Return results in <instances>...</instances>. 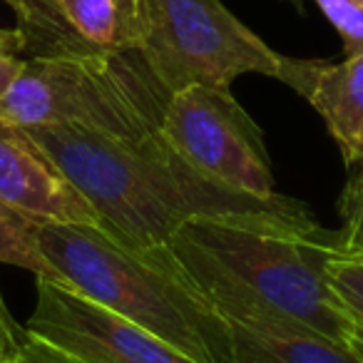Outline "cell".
Here are the masks:
<instances>
[{"instance_id":"obj_1","label":"cell","mask_w":363,"mask_h":363,"mask_svg":"<svg viewBox=\"0 0 363 363\" xmlns=\"http://www.w3.org/2000/svg\"><path fill=\"white\" fill-rule=\"evenodd\" d=\"M100 214L102 227L140 247H162L189 219H254L321 234L311 209L279 194L259 199L197 172L155 132L142 140L65 127H28Z\"/></svg>"},{"instance_id":"obj_2","label":"cell","mask_w":363,"mask_h":363,"mask_svg":"<svg viewBox=\"0 0 363 363\" xmlns=\"http://www.w3.org/2000/svg\"><path fill=\"white\" fill-rule=\"evenodd\" d=\"M333 242L326 232L197 217L182 224L167 247L224 318L301 323L348 346V323L326 277Z\"/></svg>"},{"instance_id":"obj_3","label":"cell","mask_w":363,"mask_h":363,"mask_svg":"<svg viewBox=\"0 0 363 363\" xmlns=\"http://www.w3.org/2000/svg\"><path fill=\"white\" fill-rule=\"evenodd\" d=\"M65 284L197 363H232V328L167 244L140 247L102 227H35Z\"/></svg>"},{"instance_id":"obj_4","label":"cell","mask_w":363,"mask_h":363,"mask_svg":"<svg viewBox=\"0 0 363 363\" xmlns=\"http://www.w3.org/2000/svg\"><path fill=\"white\" fill-rule=\"evenodd\" d=\"M169 92L137 50L90 57H28L0 97V120L142 140L160 132Z\"/></svg>"},{"instance_id":"obj_5","label":"cell","mask_w":363,"mask_h":363,"mask_svg":"<svg viewBox=\"0 0 363 363\" xmlns=\"http://www.w3.org/2000/svg\"><path fill=\"white\" fill-rule=\"evenodd\" d=\"M137 52L167 92L192 85L229 90L259 72L289 82L296 57L269 48L222 0H137Z\"/></svg>"},{"instance_id":"obj_6","label":"cell","mask_w":363,"mask_h":363,"mask_svg":"<svg viewBox=\"0 0 363 363\" xmlns=\"http://www.w3.org/2000/svg\"><path fill=\"white\" fill-rule=\"evenodd\" d=\"M160 135L209 179L259 199L279 197L262 127L224 87L172 92Z\"/></svg>"},{"instance_id":"obj_7","label":"cell","mask_w":363,"mask_h":363,"mask_svg":"<svg viewBox=\"0 0 363 363\" xmlns=\"http://www.w3.org/2000/svg\"><path fill=\"white\" fill-rule=\"evenodd\" d=\"M26 328L85 363H197L160 336L125 321L67 284L38 279Z\"/></svg>"},{"instance_id":"obj_8","label":"cell","mask_w":363,"mask_h":363,"mask_svg":"<svg viewBox=\"0 0 363 363\" xmlns=\"http://www.w3.org/2000/svg\"><path fill=\"white\" fill-rule=\"evenodd\" d=\"M28 57H90L137 50V0H3Z\"/></svg>"},{"instance_id":"obj_9","label":"cell","mask_w":363,"mask_h":363,"mask_svg":"<svg viewBox=\"0 0 363 363\" xmlns=\"http://www.w3.org/2000/svg\"><path fill=\"white\" fill-rule=\"evenodd\" d=\"M0 202L33 227H102L100 214L55 157L28 127L8 120H0Z\"/></svg>"},{"instance_id":"obj_10","label":"cell","mask_w":363,"mask_h":363,"mask_svg":"<svg viewBox=\"0 0 363 363\" xmlns=\"http://www.w3.org/2000/svg\"><path fill=\"white\" fill-rule=\"evenodd\" d=\"M294 90L326 122L348 167H363V52L341 62L306 60Z\"/></svg>"},{"instance_id":"obj_11","label":"cell","mask_w":363,"mask_h":363,"mask_svg":"<svg viewBox=\"0 0 363 363\" xmlns=\"http://www.w3.org/2000/svg\"><path fill=\"white\" fill-rule=\"evenodd\" d=\"M232 363H363L353 348L301 323L274 318H227Z\"/></svg>"},{"instance_id":"obj_12","label":"cell","mask_w":363,"mask_h":363,"mask_svg":"<svg viewBox=\"0 0 363 363\" xmlns=\"http://www.w3.org/2000/svg\"><path fill=\"white\" fill-rule=\"evenodd\" d=\"M0 264L26 269V272L35 274V279L65 284L60 272L43 254L35 237V227L23 217H18L3 202H0Z\"/></svg>"},{"instance_id":"obj_13","label":"cell","mask_w":363,"mask_h":363,"mask_svg":"<svg viewBox=\"0 0 363 363\" xmlns=\"http://www.w3.org/2000/svg\"><path fill=\"white\" fill-rule=\"evenodd\" d=\"M326 277L348 323V346L363 358V257L336 252L326 264Z\"/></svg>"},{"instance_id":"obj_14","label":"cell","mask_w":363,"mask_h":363,"mask_svg":"<svg viewBox=\"0 0 363 363\" xmlns=\"http://www.w3.org/2000/svg\"><path fill=\"white\" fill-rule=\"evenodd\" d=\"M338 217L343 219V229L336 234L333 249L341 257H363V167L338 199Z\"/></svg>"},{"instance_id":"obj_15","label":"cell","mask_w":363,"mask_h":363,"mask_svg":"<svg viewBox=\"0 0 363 363\" xmlns=\"http://www.w3.org/2000/svg\"><path fill=\"white\" fill-rule=\"evenodd\" d=\"M343 40L346 55L363 52V0H316Z\"/></svg>"},{"instance_id":"obj_16","label":"cell","mask_w":363,"mask_h":363,"mask_svg":"<svg viewBox=\"0 0 363 363\" xmlns=\"http://www.w3.org/2000/svg\"><path fill=\"white\" fill-rule=\"evenodd\" d=\"M0 363H85L77 356H72L70 351L55 346V343L45 341V338L35 336V333L28 331L26 341H23V348L8 361Z\"/></svg>"},{"instance_id":"obj_17","label":"cell","mask_w":363,"mask_h":363,"mask_svg":"<svg viewBox=\"0 0 363 363\" xmlns=\"http://www.w3.org/2000/svg\"><path fill=\"white\" fill-rule=\"evenodd\" d=\"M26 333L28 328L21 326L13 318L11 308L6 306V298L0 294V361H8V358H13L21 351L23 341H26Z\"/></svg>"},{"instance_id":"obj_18","label":"cell","mask_w":363,"mask_h":363,"mask_svg":"<svg viewBox=\"0 0 363 363\" xmlns=\"http://www.w3.org/2000/svg\"><path fill=\"white\" fill-rule=\"evenodd\" d=\"M26 57L18 55H0V97L11 90V85L16 82V77L21 75Z\"/></svg>"},{"instance_id":"obj_19","label":"cell","mask_w":363,"mask_h":363,"mask_svg":"<svg viewBox=\"0 0 363 363\" xmlns=\"http://www.w3.org/2000/svg\"><path fill=\"white\" fill-rule=\"evenodd\" d=\"M0 55H23V38L16 28H0Z\"/></svg>"}]
</instances>
